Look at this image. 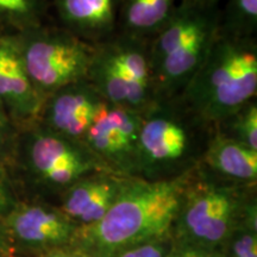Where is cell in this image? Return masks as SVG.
Listing matches in <instances>:
<instances>
[{
	"label": "cell",
	"mask_w": 257,
	"mask_h": 257,
	"mask_svg": "<svg viewBox=\"0 0 257 257\" xmlns=\"http://www.w3.org/2000/svg\"><path fill=\"white\" fill-rule=\"evenodd\" d=\"M193 170L167 180L125 178L110 210L96 223L79 226L70 246L86 257H117L169 238Z\"/></svg>",
	"instance_id": "obj_1"
},
{
	"label": "cell",
	"mask_w": 257,
	"mask_h": 257,
	"mask_svg": "<svg viewBox=\"0 0 257 257\" xmlns=\"http://www.w3.org/2000/svg\"><path fill=\"white\" fill-rule=\"evenodd\" d=\"M257 94V41L218 35L210 53L179 96L216 126Z\"/></svg>",
	"instance_id": "obj_2"
},
{
	"label": "cell",
	"mask_w": 257,
	"mask_h": 257,
	"mask_svg": "<svg viewBox=\"0 0 257 257\" xmlns=\"http://www.w3.org/2000/svg\"><path fill=\"white\" fill-rule=\"evenodd\" d=\"M213 133L179 95L159 99L142 114L138 178L174 179L197 168Z\"/></svg>",
	"instance_id": "obj_3"
},
{
	"label": "cell",
	"mask_w": 257,
	"mask_h": 257,
	"mask_svg": "<svg viewBox=\"0 0 257 257\" xmlns=\"http://www.w3.org/2000/svg\"><path fill=\"white\" fill-rule=\"evenodd\" d=\"M218 4L181 2L149 41L150 62L159 99L184 92L219 35Z\"/></svg>",
	"instance_id": "obj_4"
},
{
	"label": "cell",
	"mask_w": 257,
	"mask_h": 257,
	"mask_svg": "<svg viewBox=\"0 0 257 257\" xmlns=\"http://www.w3.org/2000/svg\"><path fill=\"white\" fill-rule=\"evenodd\" d=\"M255 187L225 181L198 165L192 172L173 227L178 245L220 250Z\"/></svg>",
	"instance_id": "obj_5"
},
{
	"label": "cell",
	"mask_w": 257,
	"mask_h": 257,
	"mask_svg": "<svg viewBox=\"0 0 257 257\" xmlns=\"http://www.w3.org/2000/svg\"><path fill=\"white\" fill-rule=\"evenodd\" d=\"M149 41L114 32L95 44L87 80L105 102L143 114L159 100Z\"/></svg>",
	"instance_id": "obj_6"
},
{
	"label": "cell",
	"mask_w": 257,
	"mask_h": 257,
	"mask_svg": "<svg viewBox=\"0 0 257 257\" xmlns=\"http://www.w3.org/2000/svg\"><path fill=\"white\" fill-rule=\"evenodd\" d=\"M11 163L42 189L59 195L85 175L108 172L82 142L51 133L37 123L19 128Z\"/></svg>",
	"instance_id": "obj_7"
},
{
	"label": "cell",
	"mask_w": 257,
	"mask_h": 257,
	"mask_svg": "<svg viewBox=\"0 0 257 257\" xmlns=\"http://www.w3.org/2000/svg\"><path fill=\"white\" fill-rule=\"evenodd\" d=\"M29 79L43 99L87 79L94 46L59 25L47 24L15 36Z\"/></svg>",
	"instance_id": "obj_8"
},
{
	"label": "cell",
	"mask_w": 257,
	"mask_h": 257,
	"mask_svg": "<svg viewBox=\"0 0 257 257\" xmlns=\"http://www.w3.org/2000/svg\"><path fill=\"white\" fill-rule=\"evenodd\" d=\"M142 114L104 102L82 143L108 172L140 175V133Z\"/></svg>",
	"instance_id": "obj_9"
},
{
	"label": "cell",
	"mask_w": 257,
	"mask_h": 257,
	"mask_svg": "<svg viewBox=\"0 0 257 257\" xmlns=\"http://www.w3.org/2000/svg\"><path fill=\"white\" fill-rule=\"evenodd\" d=\"M104 100L87 79L46 96L35 123L51 133L82 142Z\"/></svg>",
	"instance_id": "obj_10"
},
{
	"label": "cell",
	"mask_w": 257,
	"mask_h": 257,
	"mask_svg": "<svg viewBox=\"0 0 257 257\" xmlns=\"http://www.w3.org/2000/svg\"><path fill=\"white\" fill-rule=\"evenodd\" d=\"M6 233L34 249L49 250L72 245L79 225L47 202H18L5 218Z\"/></svg>",
	"instance_id": "obj_11"
},
{
	"label": "cell",
	"mask_w": 257,
	"mask_h": 257,
	"mask_svg": "<svg viewBox=\"0 0 257 257\" xmlns=\"http://www.w3.org/2000/svg\"><path fill=\"white\" fill-rule=\"evenodd\" d=\"M0 104L18 127L37 120L43 99L29 79L15 36L0 35Z\"/></svg>",
	"instance_id": "obj_12"
},
{
	"label": "cell",
	"mask_w": 257,
	"mask_h": 257,
	"mask_svg": "<svg viewBox=\"0 0 257 257\" xmlns=\"http://www.w3.org/2000/svg\"><path fill=\"white\" fill-rule=\"evenodd\" d=\"M124 180V176L111 172L85 175L60 195V210L79 226L94 224L113 205Z\"/></svg>",
	"instance_id": "obj_13"
},
{
	"label": "cell",
	"mask_w": 257,
	"mask_h": 257,
	"mask_svg": "<svg viewBox=\"0 0 257 257\" xmlns=\"http://www.w3.org/2000/svg\"><path fill=\"white\" fill-rule=\"evenodd\" d=\"M57 25L95 46L117 31L119 0H50Z\"/></svg>",
	"instance_id": "obj_14"
},
{
	"label": "cell",
	"mask_w": 257,
	"mask_h": 257,
	"mask_svg": "<svg viewBox=\"0 0 257 257\" xmlns=\"http://www.w3.org/2000/svg\"><path fill=\"white\" fill-rule=\"evenodd\" d=\"M199 166L225 181L256 185L257 152L214 131Z\"/></svg>",
	"instance_id": "obj_15"
},
{
	"label": "cell",
	"mask_w": 257,
	"mask_h": 257,
	"mask_svg": "<svg viewBox=\"0 0 257 257\" xmlns=\"http://www.w3.org/2000/svg\"><path fill=\"white\" fill-rule=\"evenodd\" d=\"M175 8V0H119L115 32L152 40Z\"/></svg>",
	"instance_id": "obj_16"
},
{
	"label": "cell",
	"mask_w": 257,
	"mask_h": 257,
	"mask_svg": "<svg viewBox=\"0 0 257 257\" xmlns=\"http://www.w3.org/2000/svg\"><path fill=\"white\" fill-rule=\"evenodd\" d=\"M50 0H0V35L18 36L50 24Z\"/></svg>",
	"instance_id": "obj_17"
},
{
	"label": "cell",
	"mask_w": 257,
	"mask_h": 257,
	"mask_svg": "<svg viewBox=\"0 0 257 257\" xmlns=\"http://www.w3.org/2000/svg\"><path fill=\"white\" fill-rule=\"evenodd\" d=\"M223 257H257L256 194L248 199L242 216L220 249Z\"/></svg>",
	"instance_id": "obj_18"
},
{
	"label": "cell",
	"mask_w": 257,
	"mask_h": 257,
	"mask_svg": "<svg viewBox=\"0 0 257 257\" xmlns=\"http://www.w3.org/2000/svg\"><path fill=\"white\" fill-rule=\"evenodd\" d=\"M219 32L237 38H256L257 0H227L220 11Z\"/></svg>",
	"instance_id": "obj_19"
},
{
	"label": "cell",
	"mask_w": 257,
	"mask_h": 257,
	"mask_svg": "<svg viewBox=\"0 0 257 257\" xmlns=\"http://www.w3.org/2000/svg\"><path fill=\"white\" fill-rule=\"evenodd\" d=\"M214 131L257 152V101L244 104L214 126Z\"/></svg>",
	"instance_id": "obj_20"
},
{
	"label": "cell",
	"mask_w": 257,
	"mask_h": 257,
	"mask_svg": "<svg viewBox=\"0 0 257 257\" xmlns=\"http://www.w3.org/2000/svg\"><path fill=\"white\" fill-rule=\"evenodd\" d=\"M18 134V125L4 106L0 104V167L6 168L11 165Z\"/></svg>",
	"instance_id": "obj_21"
},
{
	"label": "cell",
	"mask_w": 257,
	"mask_h": 257,
	"mask_svg": "<svg viewBox=\"0 0 257 257\" xmlns=\"http://www.w3.org/2000/svg\"><path fill=\"white\" fill-rule=\"evenodd\" d=\"M12 180L6 172V168L0 167V218H5L18 205Z\"/></svg>",
	"instance_id": "obj_22"
},
{
	"label": "cell",
	"mask_w": 257,
	"mask_h": 257,
	"mask_svg": "<svg viewBox=\"0 0 257 257\" xmlns=\"http://www.w3.org/2000/svg\"><path fill=\"white\" fill-rule=\"evenodd\" d=\"M172 249L169 238L154 240L142 245L135 246L119 253L117 257H167Z\"/></svg>",
	"instance_id": "obj_23"
},
{
	"label": "cell",
	"mask_w": 257,
	"mask_h": 257,
	"mask_svg": "<svg viewBox=\"0 0 257 257\" xmlns=\"http://www.w3.org/2000/svg\"><path fill=\"white\" fill-rule=\"evenodd\" d=\"M180 250L184 257H223L220 250H208L201 248H194V246H182L175 245Z\"/></svg>",
	"instance_id": "obj_24"
},
{
	"label": "cell",
	"mask_w": 257,
	"mask_h": 257,
	"mask_svg": "<svg viewBox=\"0 0 257 257\" xmlns=\"http://www.w3.org/2000/svg\"><path fill=\"white\" fill-rule=\"evenodd\" d=\"M40 257H86L83 253L74 249L73 246H66V248L54 249L49 251L43 252Z\"/></svg>",
	"instance_id": "obj_25"
},
{
	"label": "cell",
	"mask_w": 257,
	"mask_h": 257,
	"mask_svg": "<svg viewBox=\"0 0 257 257\" xmlns=\"http://www.w3.org/2000/svg\"><path fill=\"white\" fill-rule=\"evenodd\" d=\"M4 234H5L4 231L0 229V255L8 251V249H9V244H8V242H6V238H5Z\"/></svg>",
	"instance_id": "obj_26"
},
{
	"label": "cell",
	"mask_w": 257,
	"mask_h": 257,
	"mask_svg": "<svg viewBox=\"0 0 257 257\" xmlns=\"http://www.w3.org/2000/svg\"><path fill=\"white\" fill-rule=\"evenodd\" d=\"M181 2L197 3V4H218L219 0H181Z\"/></svg>",
	"instance_id": "obj_27"
},
{
	"label": "cell",
	"mask_w": 257,
	"mask_h": 257,
	"mask_svg": "<svg viewBox=\"0 0 257 257\" xmlns=\"http://www.w3.org/2000/svg\"><path fill=\"white\" fill-rule=\"evenodd\" d=\"M167 257H184V256H182V253L180 252V250L174 245L172 246V249H170V251L168 252Z\"/></svg>",
	"instance_id": "obj_28"
}]
</instances>
